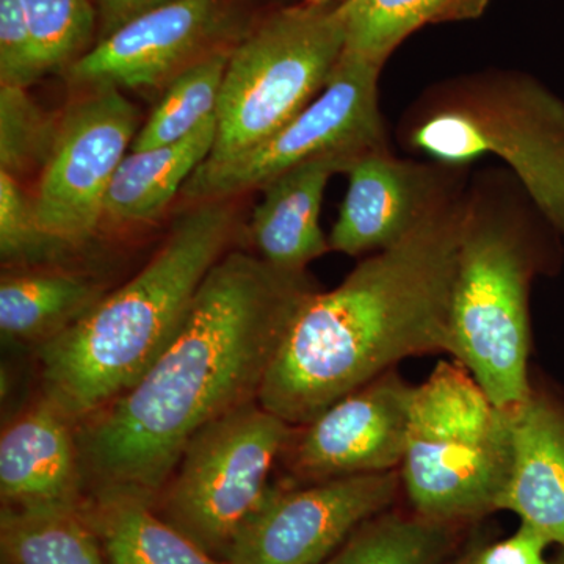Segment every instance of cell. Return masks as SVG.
I'll return each mask as SVG.
<instances>
[{
  "label": "cell",
  "instance_id": "6da1fadb",
  "mask_svg": "<svg viewBox=\"0 0 564 564\" xmlns=\"http://www.w3.org/2000/svg\"><path fill=\"white\" fill-rule=\"evenodd\" d=\"M314 289L307 273L226 252L169 347L131 388L77 425L84 484L155 499L199 430L258 402L282 337Z\"/></svg>",
  "mask_w": 564,
  "mask_h": 564
},
{
  "label": "cell",
  "instance_id": "7a4b0ae2",
  "mask_svg": "<svg viewBox=\"0 0 564 564\" xmlns=\"http://www.w3.org/2000/svg\"><path fill=\"white\" fill-rule=\"evenodd\" d=\"M464 196L303 300L263 380L262 408L306 425L402 359L448 351Z\"/></svg>",
  "mask_w": 564,
  "mask_h": 564
},
{
  "label": "cell",
  "instance_id": "3957f363",
  "mask_svg": "<svg viewBox=\"0 0 564 564\" xmlns=\"http://www.w3.org/2000/svg\"><path fill=\"white\" fill-rule=\"evenodd\" d=\"M228 199L196 203L132 280L39 347L41 397L74 425L131 388L169 347L210 270L231 251Z\"/></svg>",
  "mask_w": 564,
  "mask_h": 564
},
{
  "label": "cell",
  "instance_id": "277c9868",
  "mask_svg": "<svg viewBox=\"0 0 564 564\" xmlns=\"http://www.w3.org/2000/svg\"><path fill=\"white\" fill-rule=\"evenodd\" d=\"M522 203L477 187L464 196L448 351L497 406L529 400L530 284L538 251Z\"/></svg>",
  "mask_w": 564,
  "mask_h": 564
},
{
  "label": "cell",
  "instance_id": "5b68a950",
  "mask_svg": "<svg viewBox=\"0 0 564 564\" xmlns=\"http://www.w3.org/2000/svg\"><path fill=\"white\" fill-rule=\"evenodd\" d=\"M403 141L454 169L496 155L564 239V101L541 82L518 73L448 82L408 115Z\"/></svg>",
  "mask_w": 564,
  "mask_h": 564
},
{
  "label": "cell",
  "instance_id": "8992f818",
  "mask_svg": "<svg viewBox=\"0 0 564 564\" xmlns=\"http://www.w3.org/2000/svg\"><path fill=\"white\" fill-rule=\"evenodd\" d=\"M511 411L459 362L414 386L400 478L414 513L456 524L497 510L510 475Z\"/></svg>",
  "mask_w": 564,
  "mask_h": 564
},
{
  "label": "cell",
  "instance_id": "52a82bcc",
  "mask_svg": "<svg viewBox=\"0 0 564 564\" xmlns=\"http://www.w3.org/2000/svg\"><path fill=\"white\" fill-rule=\"evenodd\" d=\"M344 50L340 3L291 7L261 22L229 55L203 165L232 161L284 128L325 88Z\"/></svg>",
  "mask_w": 564,
  "mask_h": 564
},
{
  "label": "cell",
  "instance_id": "ba28073f",
  "mask_svg": "<svg viewBox=\"0 0 564 564\" xmlns=\"http://www.w3.org/2000/svg\"><path fill=\"white\" fill-rule=\"evenodd\" d=\"M293 426L259 402L199 430L155 496L154 508L204 551L225 558L270 489Z\"/></svg>",
  "mask_w": 564,
  "mask_h": 564
},
{
  "label": "cell",
  "instance_id": "9c48e42d",
  "mask_svg": "<svg viewBox=\"0 0 564 564\" xmlns=\"http://www.w3.org/2000/svg\"><path fill=\"white\" fill-rule=\"evenodd\" d=\"M381 66L344 51L325 88L259 147L220 165H202L182 195L195 203L261 191L293 166L322 155L364 154L386 147L378 101Z\"/></svg>",
  "mask_w": 564,
  "mask_h": 564
},
{
  "label": "cell",
  "instance_id": "30bf717a",
  "mask_svg": "<svg viewBox=\"0 0 564 564\" xmlns=\"http://www.w3.org/2000/svg\"><path fill=\"white\" fill-rule=\"evenodd\" d=\"M137 124L139 111L117 88H93L63 115L33 199L40 228L52 240L70 248L95 236Z\"/></svg>",
  "mask_w": 564,
  "mask_h": 564
},
{
  "label": "cell",
  "instance_id": "8fae6325",
  "mask_svg": "<svg viewBox=\"0 0 564 564\" xmlns=\"http://www.w3.org/2000/svg\"><path fill=\"white\" fill-rule=\"evenodd\" d=\"M402 489L400 470L329 478L300 488L270 486L229 545L228 564H322Z\"/></svg>",
  "mask_w": 564,
  "mask_h": 564
},
{
  "label": "cell",
  "instance_id": "7c38bea8",
  "mask_svg": "<svg viewBox=\"0 0 564 564\" xmlns=\"http://www.w3.org/2000/svg\"><path fill=\"white\" fill-rule=\"evenodd\" d=\"M414 386L395 370L356 389L314 421L293 426L281 458L304 484L400 470Z\"/></svg>",
  "mask_w": 564,
  "mask_h": 564
},
{
  "label": "cell",
  "instance_id": "4fadbf2b",
  "mask_svg": "<svg viewBox=\"0 0 564 564\" xmlns=\"http://www.w3.org/2000/svg\"><path fill=\"white\" fill-rule=\"evenodd\" d=\"M459 170L399 159L388 147L364 152L345 173L347 193L328 236L329 248L361 256L399 243L463 195Z\"/></svg>",
  "mask_w": 564,
  "mask_h": 564
},
{
  "label": "cell",
  "instance_id": "5bb4252c",
  "mask_svg": "<svg viewBox=\"0 0 564 564\" xmlns=\"http://www.w3.org/2000/svg\"><path fill=\"white\" fill-rule=\"evenodd\" d=\"M223 0H172L102 36L68 68L74 84L150 88L170 82L221 31Z\"/></svg>",
  "mask_w": 564,
  "mask_h": 564
},
{
  "label": "cell",
  "instance_id": "9a60e30c",
  "mask_svg": "<svg viewBox=\"0 0 564 564\" xmlns=\"http://www.w3.org/2000/svg\"><path fill=\"white\" fill-rule=\"evenodd\" d=\"M77 426L41 397L0 436V496L13 510L80 508Z\"/></svg>",
  "mask_w": 564,
  "mask_h": 564
},
{
  "label": "cell",
  "instance_id": "2e32d148",
  "mask_svg": "<svg viewBox=\"0 0 564 564\" xmlns=\"http://www.w3.org/2000/svg\"><path fill=\"white\" fill-rule=\"evenodd\" d=\"M359 155H322L263 185L248 225L262 261L281 272L306 273L311 262L332 251L321 226L323 196L334 174L347 173Z\"/></svg>",
  "mask_w": 564,
  "mask_h": 564
},
{
  "label": "cell",
  "instance_id": "e0dca14e",
  "mask_svg": "<svg viewBox=\"0 0 564 564\" xmlns=\"http://www.w3.org/2000/svg\"><path fill=\"white\" fill-rule=\"evenodd\" d=\"M511 425L510 475L497 510L564 547V414L533 392L511 411Z\"/></svg>",
  "mask_w": 564,
  "mask_h": 564
},
{
  "label": "cell",
  "instance_id": "ac0fdd59",
  "mask_svg": "<svg viewBox=\"0 0 564 564\" xmlns=\"http://www.w3.org/2000/svg\"><path fill=\"white\" fill-rule=\"evenodd\" d=\"M80 510L109 564H228L165 521L144 494L91 489Z\"/></svg>",
  "mask_w": 564,
  "mask_h": 564
},
{
  "label": "cell",
  "instance_id": "d6986e66",
  "mask_svg": "<svg viewBox=\"0 0 564 564\" xmlns=\"http://www.w3.org/2000/svg\"><path fill=\"white\" fill-rule=\"evenodd\" d=\"M215 137L217 115L176 143L129 152L107 192L106 218L148 223L161 217L209 158Z\"/></svg>",
  "mask_w": 564,
  "mask_h": 564
},
{
  "label": "cell",
  "instance_id": "ffe728a7",
  "mask_svg": "<svg viewBox=\"0 0 564 564\" xmlns=\"http://www.w3.org/2000/svg\"><path fill=\"white\" fill-rule=\"evenodd\" d=\"M104 295L99 282L61 269L3 274L0 332L3 339L40 347L84 317Z\"/></svg>",
  "mask_w": 564,
  "mask_h": 564
},
{
  "label": "cell",
  "instance_id": "44dd1931",
  "mask_svg": "<svg viewBox=\"0 0 564 564\" xmlns=\"http://www.w3.org/2000/svg\"><path fill=\"white\" fill-rule=\"evenodd\" d=\"M488 0H344L345 52L383 68L393 51L433 22L474 18Z\"/></svg>",
  "mask_w": 564,
  "mask_h": 564
},
{
  "label": "cell",
  "instance_id": "7402d4cb",
  "mask_svg": "<svg viewBox=\"0 0 564 564\" xmlns=\"http://www.w3.org/2000/svg\"><path fill=\"white\" fill-rule=\"evenodd\" d=\"M0 545L2 564H106L80 508L2 507Z\"/></svg>",
  "mask_w": 564,
  "mask_h": 564
},
{
  "label": "cell",
  "instance_id": "603a6c76",
  "mask_svg": "<svg viewBox=\"0 0 564 564\" xmlns=\"http://www.w3.org/2000/svg\"><path fill=\"white\" fill-rule=\"evenodd\" d=\"M451 522L417 513L375 516L322 564H444L454 547Z\"/></svg>",
  "mask_w": 564,
  "mask_h": 564
},
{
  "label": "cell",
  "instance_id": "cb8c5ba5",
  "mask_svg": "<svg viewBox=\"0 0 564 564\" xmlns=\"http://www.w3.org/2000/svg\"><path fill=\"white\" fill-rule=\"evenodd\" d=\"M229 55L231 51L207 52L176 74L137 133L131 151L176 143L217 115Z\"/></svg>",
  "mask_w": 564,
  "mask_h": 564
},
{
  "label": "cell",
  "instance_id": "d4e9b609",
  "mask_svg": "<svg viewBox=\"0 0 564 564\" xmlns=\"http://www.w3.org/2000/svg\"><path fill=\"white\" fill-rule=\"evenodd\" d=\"M36 58L44 74L69 68L90 46L93 0H21Z\"/></svg>",
  "mask_w": 564,
  "mask_h": 564
},
{
  "label": "cell",
  "instance_id": "484cf974",
  "mask_svg": "<svg viewBox=\"0 0 564 564\" xmlns=\"http://www.w3.org/2000/svg\"><path fill=\"white\" fill-rule=\"evenodd\" d=\"M57 128L28 88L0 85V172L18 177L41 162L44 165Z\"/></svg>",
  "mask_w": 564,
  "mask_h": 564
},
{
  "label": "cell",
  "instance_id": "4316f807",
  "mask_svg": "<svg viewBox=\"0 0 564 564\" xmlns=\"http://www.w3.org/2000/svg\"><path fill=\"white\" fill-rule=\"evenodd\" d=\"M68 250L40 228L33 199L22 191L18 177L0 172V256L3 263L33 265Z\"/></svg>",
  "mask_w": 564,
  "mask_h": 564
},
{
  "label": "cell",
  "instance_id": "83f0119b",
  "mask_svg": "<svg viewBox=\"0 0 564 564\" xmlns=\"http://www.w3.org/2000/svg\"><path fill=\"white\" fill-rule=\"evenodd\" d=\"M43 76L21 0H0V85L29 88Z\"/></svg>",
  "mask_w": 564,
  "mask_h": 564
},
{
  "label": "cell",
  "instance_id": "f1b7e54d",
  "mask_svg": "<svg viewBox=\"0 0 564 564\" xmlns=\"http://www.w3.org/2000/svg\"><path fill=\"white\" fill-rule=\"evenodd\" d=\"M549 541L524 524L511 536L474 552L470 564H555L544 558Z\"/></svg>",
  "mask_w": 564,
  "mask_h": 564
},
{
  "label": "cell",
  "instance_id": "f546056e",
  "mask_svg": "<svg viewBox=\"0 0 564 564\" xmlns=\"http://www.w3.org/2000/svg\"><path fill=\"white\" fill-rule=\"evenodd\" d=\"M169 2L172 0H93L101 17L102 36L117 31L124 22L131 21L144 11Z\"/></svg>",
  "mask_w": 564,
  "mask_h": 564
},
{
  "label": "cell",
  "instance_id": "4dcf8cb0",
  "mask_svg": "<svg viewBox=\"0 0 564 564\" xmlns=\"http://www.w3.org/2000/svg\"><path fill=\"white\" fill-rule=\"evenodd\" d=\"M473 562V554H469L467 556H464V558L458 560V562L455 563H448V564H470Z\"/></svg>",
  "mask_w": 564,
  "mask_h": 564
},
{
  "label": "cell",
  "instance_id": "1f68e13d",
  "mask_svg": "<svg viewBox=\"0 0 564 564\" xmlns=\"http://www.w3.org/2000/svg\"><path fill=\"white\" fill-rule=\"evenodd\" d=\"M307 3H323L326 2V0H306Z\"/></svg>",
  "mask_w": 564,
  "mask_h": 564
},
{
  "label": "cell",
  "instance_id": "d6a6232c",
  "mask_svg": "<svg viewBox=\"0 0 564 564\" xmlns=\"http://www.w3.org/2000/svg\"><path fill=\"white\" fill-rule=\"evenodd\" d=\"M555 564H564V556L562 560H558V562H556Z\"/></svg>",
  "mask_w": 564,
  "mask_h": 564
}]
</instances>
